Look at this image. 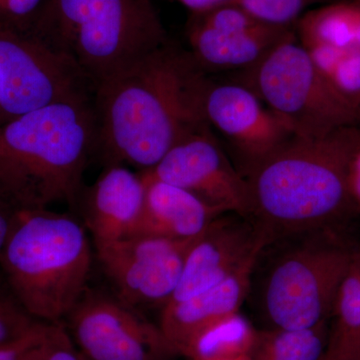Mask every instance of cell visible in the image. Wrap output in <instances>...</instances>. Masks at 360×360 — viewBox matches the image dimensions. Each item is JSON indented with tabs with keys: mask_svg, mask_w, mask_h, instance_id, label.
Wrapping results in <instances>:
<instances>
[{
	"mask_svg": "<svg viewBox=\"0 0 360 360\" xmlns=\"http://www.w3.org/2000/svg\"><path fill=\"white\" fill-rule=\"evenodd\" d=\"M206 77L188 51L168 42L97 85L96 153L105 167L151 169L175 144L207 129Z\"/></svg>",
	"mask_w": 360,
	"mask_h": 360,
	"instance_id": "cell-1",
	"label": "cell"
},
{
	"mask_svg": "<svg viewBox=\"0 0 360 360\" xmlns=\"http://www.w3.org/2000/svg\"><path fill=\"white\" fill-rule=\"evenodd\" d=\"M360 127L319 139L293 136L246 174L250 219L269 243L303 232L338 231L360 210L350 167Z\"/></svg>",
	"mask_w": 360,
	"mask_h": 360,
	"instance_id": "cell-2",
	"label": "cell"
},
{
	"mask_svg": "<svg viewBox=\"0 0 360 360\" xmlns=\"http://www.w3.org/2000/svg\"><path fill=\"white\" fill-rule=\"evenodd\" d=\"M94 101L30 111L0 125V188L20 208L77 205L96 153Z\"/></svg>",
	"mask_w": 360,
	"mask_h": 360,
	"instance_id": "cell-3",
	"label": "cell"
},
{
	"mask_svg": "<svg viewBox=\"0 0 360 360\" xmlns=\"http://www.w3.org/2000/svg\"><path fill=\"white\" fill-rule=\"evenodd\" d=\"M92 265L86 229L72 215L20 208L0 255L2 281L33 319L65 321L84 295Z\"/></svg>",
	"mask_w": 360,
	"mask_h": 360,
	"instance_id": "cell-4",
	"label": "cell"
},
{
	"mask_svg": "<svg viewBox=\"0 0 360 360\" xmlns=\"http://www.w3.org/2000/svg\"><path fill=\"white\" fill-rule=\"evenodd\" d=\"M26 28L96 87L169 42L150 0H47Z\"/></svg>",
	"mask_w": 360,
	"mask_h": 360,
	"instance_id": "cell-5",
	"label": "cell"
},
{
	"mask_svg": "<svg viewBox=\"0 0 360 360\" xmlns=\"http://www.w3.org/2000/svg\"><path fill=\"white\" fill-rule=\"evenodd\" d=\"M258 286V307L269 328L307 329L328 321L355 248L338 231L281 238Z\"/></svg>",
	"mask_w": 360,
	"mask_h": 360,
	"instance_id": "cell-6",
	"label": "cell"
},
{
	"mask_svg": "<svg viewBox=\"0 0 360 360\" xmlns=\"http://www.w3.org/2000/svg\"><path fill=\"white\" fill-rule=\"evenodd\" d=\"M243 84L276 113L295 136L319 139L359 127V115L329 84L297 39L286 40L250 70Z\"/></svg>",
	"mask_w": 360,
	"mask_h": 360,
	"instance_id": "cell-7",
	"label": "cell"
},
{
	"mask_svg": "<svg viewBox=\"0 0 360 360\" xmlns=\"http://www.w3.org/2000/svg\"><path fill=\"white\" fill-rule=\"evenodd\" d=\"M96 89L32 30L0 22V125L51 104L94 101Z\"/></svg>",
	"mask_w": 360,
	"mask_h": 360,
	"instance_id": "cell-8",
	"label": "cell"
},
{
	"mask_svg": "<svg viewBox=\"0 0 360 360\" xmlns=\"http://www.w3.org/2000/svg\"><path fill=\"white\" fill-rule=\"evenodd\" d=\"M63 323L87 360H165L175 354L160 326L96 288H86Z\"/></svg>",
	"mask_w": 360,
	"mask_h": 360,
	"instance_id": "cell-9",
	"label": "cell"
},
{
	"mask_svg": "<svg viewBox=\"0 0 360 360\" xmlns=\"http://www.w3.org/2000/svg\"><path fill=\"white\" fill-rule=\"evenodd\" d=\"M196 238V236H195ZM131 236L96 245L113 295L136 309L165 307L179 285L194 239Z\"/></svg>",
	"mask_w": 360,
	"mask_h": 360,
	"instance_id": "cell-10",
	"label": "cell"
},
{
	"mask_svg": "<svg viewBox=\"0 0 360 360\" xmlns=\"http://www.w3.org/2000/svg\"><path fill=\"white\" fill-rule=\"evenodd\" d=\"M191 15L186 30L188 52L206 75L250 70L296 37L295 27L265 25L232 2Z\"/></svg>",
	"mask_w": 360,
	"mask_h": 360,
	"instance_id": "cell-11",
	"label": "cell"
},
{
	"mask_svg": "<svg viewBox=\"0 0 360 360\" xmlns=\"http://www.w3.org/2000/svg\"><path fill=\"white\" fill-rule=\"evenodd\" d=\"M144 174L193 193L221 213L250 219V188L210 127L175 144Z\"/></svg>",
	"mask_w": 360,
	"mask_h": 360,
	"instance_id": "cell-12",
	"label": "cell"
},
{
	"mask_svg": "<svg viewBox=\"0 0 360 360\" xmlns=\"http://www.w3.org/2000/svg\"><path fill=\"white\" fill-rule=\"evenodd\" d=\"M202 111L208 127L243 161L246 174L295 135L250 89L206 77Z\"/></svg>",
	"mask_w": 360,
	"mask_h": 360,
	"instance_id": "cell-13",
	"label": "cell"
},
{
	"mask_svg": "<svg viewBox=\"0 0 360 360\" xmlns=\"http://www.w3.org/2000/svg\"><path fill=\"white\" fill-rule=\"evenodd\" d=\"M269 245L252 220L224 213L196 236L187 252L181 277L170 302L210 290L253 260Z\"/></svg>",
	"mask_w": 360,
	"mask_h": 360,
	"instance_id": "cell-14",
	"label": "cell"
},
{
	"mask_svg": "<svg viewBox=\"0 0 360 360\" xmlns=\"http://www.w3.org/2000/svg\"><path fill=\"white\" fill-rule=\"evenodd\" d=\"M144 198L146 182L141 174L124 165L105 167L79 200L94 246L130 238L141 219Z\"/></svg>",
	"mask_w": 360,
	"mask_h": 360,
	"instance_id": "cell-15",
	"label": "cell"
},
{
	"mask_svg": "<svg viewBox=\"0 0 360 360\" xmlns=\"http://www.w3.org/2000/svg\"><path fill=\"white\" fill-rule=\"evenodd\" d=\"M257 260L210 290L181 302L167 303L163 307L158 326L175 354H181L187 343L203 329L239 311L250 295Z\"/></svg>",
	"mask_w": 360,
	"mask_h": 360,
	"instance_id": "cell-16",
	"label": "cell"
},
{
	"mask_svg": "<svg viewBox=\"0 0 360 360\" xmlns=\"http://www.w3.org/2000/svg\"><path fill=\"white\" fill-rule=\"evenodd\" d=\"M141 174L146 182V198L141 219L131 236L193 238L212 220L224 214L179 186L144 172Z\"/></svg>",
	"mask_w": 360,
	"mask_h": 360,
	"instance_id": "cell-17",
	"label": "cell"
},
{
	"mask_svg": "<svg viewBox=\"0 0 360 360\" xmlns=\"http://www.w3.org/2000/svg\"><path fill=\"white\" fill-rule=\"evenodd\" d=\"M307 51L319 49L360 51V0L341 1L307 11L295 26Z\"/></svg>",
	"mask_w": 360,
	"mask_h": 360,
	"instance_id": "cell-18",
	"label": "cell"
},
{
	"mask_svg": "<svg viewBox=\"0 0 360 360\" xmlns=\"http://www.w3.org/2000/svg\"><path fill=\"white\" fill-rule=\"evenodd\" d=\"M259 330L240 312L227 315L187 343L181 355L191 359H224L251 355Z\"/></svg>",
	"mask_w": 360,
	"mask_h": 360,
	"instance_id": "cell-19",
	"label": "cell"
},
{
	"mask_svg": "<svg viewBox=\"0 0 360 360\" xmlns=\"http://www.w3.org/2000/svg\"><path fill=\"white\" fill-rule=\"evenodd\" d=\"M329 321L321 360H355L360 350V281L352 265Z\"/></svg>",
	"mask_w": 360,
	"mask_h": 360,
	"instance_id": "cell-20",
	"label": "cell"
},
{
	"mask_svg": "<svg viewBox=\"0 0 360 360\" xmlns=\"http://www.w3.org/2000/svg\"><path fill=\"white\" fill-rule=\"evenodd\" d=\"M328 321L307 329L259 330L253 360H321L328 335Z\"/></svg>",
	"mask_w": 360,
	"mask_h": 360,
	"instance_id": "cell-21",
	"label": "cell"
},
{
	"mask_svg": "<svg viewBox=\"0 0 360 360\" xmlns=\"http://www.w3.org/2000/svg\"><path fill=\"white\" fill-rule=\"evenodd\" d=\"M307 52L329 84L359 115L360 51H341L319 49Z\"/></svg>",
	"mask_w": 360,
	"mask_h": 360,
	"instance_id": "cell-22",
	"label": "cell"
},
{
	"mask_svg": "<svg viewBox=\"0 0 360 360\" xmlns=\"http://www.w3.org/2000/svg\"><path fill=\"white\" fill-rule=\"evenodd\" d=\"M321 0H233L255 20L265 25L295 27L312 4Z\"/></svg>",
	"mask_w": 360,
	"mask_h": 360,
	"instance_id": "cell-23",
	"label": "cell"
},
{
	"mask_svg": "<svg viewBox=\"0 0 360 360\" xmlns=\"http://www.w3.org/2000/svg\"><path fill=\"white\" fill-rule=\"evenodd\" d=\"M37 322L21 307L2 281L0 283V347L25 335Z\"/></svg>",
	"mask_w": 360,
	"mask_h": 360,
	"instance_id": "cell-24",
	"label": "cell"
},
{
	"mask_svg": "<svg viewBox=\"0 0 360 360\" xmlns=\"http://www.w3.org/2000/svg\"><path fill=\"white\" fill-rule=\"evenodd\" d=\"M26 360H87L71 340L63 322L47 324L42 340Z\"/></svg>",
	"mask_w": 360,
	"mask_h": 360,
	"instance_id": "cell-25",
	"label": "cell"
},
{
	"mask_svg": "<svg viewBox=\"0 0 360 360\" xmlns=\"http://www.w3.org/2000/svg\"><path fill=\"white\" fill-rule=\"evenodd\" d=\"M47 0H0V22L28 27Z\"/></svg>",
	"mask_w": 360,
	"mask_h": 360,
	"instance_id": "cell-26",
	"label": "cell"
},
{
	"mask_svg": "<svg viewBox=\"0 0 360 360\" xmlns=\"http://www.w3.org/2000/svg\"><path fill=\"white\" fill-rule=\"evenodd\" d=\"M46 322L39 321L27 333L0 347V360H26L44 338Z\"/></svg>",
	"mask_w": 360,
	"mask_h": 360,
	"instance_id": "cell-27",
	"label": "cell"
},
{
	"mask_svg": "<svg viewBox=\"0 0 360 360\" xmlns=\"http://www.w3.org/2000/svg\"><path fill=\"white\" fill-rule=\"evenodd\" d=\"M18 207L0 188V255L13 229Z\"/></svg>",
	"mask_w": 360,
	"mask_h": 360,
	"instance_id": "cell-28",
	"label": "cell"
},
{
	"mask_svg": "<svg viewBox=\"0 0 360 360\" xmlns=\"http://www.w3.org/2000/svg\"><path fill=\"white\" fill-rule=\"evenodd\" d=\"M181 4L191 11V14L207 13L224 4H231L233 0H172Z\"/></svg>",
	"mask_w": 360,
	"mask_h": 360,
	"instance_id": "cell-29",
	"label": "cell"
},
{
	"mask_svg": "<svg viewBox=\"0 0 360 360\" xmlns=\"http://www.w3.org/2000/svg\"><path fill=\"white\" fill-rule=\"evenodd\" d=\"M350 186L354 200L360 208V146L355 153L350 167Z\"/></svg>",
	"mask_w": 360,
	"mask_h": 360,
	"instance_id": "cell-30",
	"label": "cell"
},
{
	"mask_svg": "<svg viewBox=\"0 0 360 360\" xmlns=\"http://www.w3.org/2000/svg\"><path fill=\"white\" fill-rule=\"evenodd\" d=\"M352 266L355 270V272H356L360 281V250H356L355 251L354 258H352Z\"/></svg>",
	"mask_w": 360,
	"mask_h": 360,
	"instance_id": "cell-31",
	"label": "cell"
},
{
	"mask_svg": "<svg viewBox=\"0 0 360 360\" xmlns=\"http://www.w3.org/2000/svg\"><path fill=\"white\" fill-rule=\"evenodd\" d=\"M191 360H203V359H191ZM210 360H253L251 355H243V356L232 357V359H210Z\"/></svg>",
	"mask_w": 360,
	"mask_h": 360,
	"instance_id": "cell-32",
	"label": "cell"
},
{
	"mask_svg": "<svg viewBox=\"0 0 360 360\" xmlns=\"http://www.w3.org/2000/svg\"><path fill=\"white\" fill-rule=\"evenodd\" d=\"M355 360H360V350H359V354H357L356 359H355Z\"/></svg>",
	"mask_w": 360,
	"mask_h": 360,
	"instance_id": "cell-33",
	"label": "cell"
},
{
	"mask_svg": "<svg viewBox=\"0 0 360 360\" xmlns=\"http://www.w3.org/2000/svg\"><path fill=\"white\" fill-rule=\"evenodd\" d=\"M359 125L360 127V110L359 111Z\"/></svg>",
	"mask_w": 360,
	"mask_h": 360,
	"instance_id": "cell-34",
	"label": "cell"
}]
</instances>
